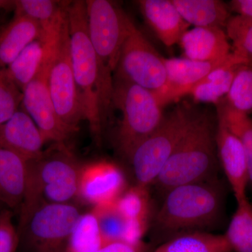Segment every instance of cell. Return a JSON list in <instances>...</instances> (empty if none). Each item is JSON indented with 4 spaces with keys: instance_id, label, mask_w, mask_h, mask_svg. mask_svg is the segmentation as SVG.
Segmentation results:
<instances>
[{
    "instance_id": "1",
    "label": "cell",
    "mask_w": 252,
    "mask_h": 252,
    "mask_svg": "<svg viewBox=\"0 0 252 252\" xmlns=\"http://www.w3.org/2000/svg\"><path fill=\"white\" fill-rule=\"evenodd\" d=\"M67 24L73 72L84 120L99 138L113 106L114 77L97 57L89 39L86 1H68Z\"/></svg>"
},
{
    "instance_id": "2",
    "label": "cell",
    "mask_w": 252,
    "mask_h": 252,
    "mask_svg": "<svg viewBox=\"0 0 252 252\" xmlns=\"http://www.w3.org/2000/svg\"><path fill=\"white\" fill-rule=\"evenodd\" d=\"M223 200V189L216 177L175 187L165 193L154 218L157 234L165 242L182 233L204 231L218 222Z\"/></svg>"
},
{
    "instance_id": "3",
    "label": "cell",
    "mask_w": 252,
    "mask_h": 252,
    "mask_svg": "<svg viewBox=\"0 0 252 252\" xmlns=\"http://www.w3.org/2000/svg\"><path fill=\"white\" fill-rule=\"evenodd\" d=\"M216 127L207 113L193 124L162 169L154 185L163 193L179 186L215 178L218 162Z\"/></svg>"
},
{
    "instance_id": "4",
    "label": "cell",
    "mask_w": 252,
    "mask_h": 252,
    "mask_svg": "<svg viewBox=\"0 0 252 252\" xmlns=\"http://www.w3.org/2000/svg\"><path fill=\"white\" fill-rule=\"evenodd\" d=\"M82 167L64 144H55L40 157L30 161L20 217L42 202L72 203L79 195Z\"/></svg>"
},
{
    "instance_id": "5",
    "label": "cell",
    "mask_w": 252,
    "mask_h": 252,
    "mask_svg": "<svg viewBox=\"0 0 252 252\" xmlns=\"http://www.w3.org/2000/svg\"><path fill=\"white\" fill-rule=\"evenodd\" d=\"M113 106L122 113L118 148L129 160L135 149L161 124L163 107L154 93L117 79H114Z\"/></svg>"
},
{
    "instance_id": "6",
    "label": "cell",
    "mask_w": 252,
    "mask_h": 252,
    "mask_svg": "<svg viewBox=\"0 0 252 252\" xmlns=\"http://www.w3.org/2000/svg\"><path fill=\"white\" fill-rule=\"evenodd\" d=\"M197 114L186 106H177L164 116L157 130L135 149L129 160L137 185L148 188L154 185Z\"/></svg>"
},
{
    "instance_id": "7",
    "label": "cell",
    "mask_w": 252,
    "mask_h": 252,
    "mask_svg": "<svg viewBox=\"0 0 252 252\" xmlns=\"http://www.w3.org/2000/svg\"><path fill=\"white\" fill-rule=\"evenodd\" d=\"M81 212L72 203L42 202L20 217L17 228L31 252H63Z\"/></svg>"
},
{
    "instance_id": "8",
    "label": "cell",
    "mask_w": 252,
    "mask_h": 252,
    "mask_svg": "<svg viewBox=\"0 0 252 252\" xmlns=\"http://www.w3.org/2000/svg\"><path fill=\"white\" fill-rule=\"evenodd\" d=\"M164 60L132 22L114 71V79L140 86L157 95L166 86Z\"/></svg>"
},
{
    "instance_id": "9",
    "label": "cell",
    "mask_w": 252,
    "mask_h": 252,
    "mask_svg": "<svg viewBox=\"0 0 252 252\" xmlns=\"http://www.w3.org/2000/svg\"><path fill=\"white\" fill-rule=\"evenodd\" d=\"M88 34L97 57L114 73L132 21L108 0L86 1Z\"/></svg>"
},
{
    "instance_id": "10",
    "label": "cell",
    "mask_w": 252,
    "mask_h": 252,
    "mask_svg": "<svg viewBox=\"0 0 252 252\" xmlns=\"http://www.w3.org/2000/svg\"><path fill=\"white\" fill-rule=\"evenodd\" d=\"M48 88L61 120L78 131L79 124L84 120V115L73 72L67 21L50 61Z\"/></svg>"
},
{
    "instance_id": "11",
    "label": "cell",
    "mask_w": 252,
    "mask_h": 252,
    "mask_svg": "<svg viewBox=\"0 0 252 252\" xmlns=\"http://www.w3.org/2000/svg\"><path fill=\"white\" fill-rule=\"evenodd\" d=\"M51 56L35 79L23 91L22 104L24 110L35 123L46 142L64 144L77 131L61 120L50 95L48 74Z\"/></svg>"
},
{
    "instance_id": "12",
    "label": "cell",
    "mask_w": 252,
    "mask_h": 252,
    "mask_svg": "<svg viewBox=\"0 0 252 252\" xmlns=\"http://www.w3.org/2000/svg\"><path fill=\"white\" fill-rule=\"evenodd\" d=\"M124 172L117 164L99 160L83 165L79 197L93 206L115 203L126 190Z\"/></svg>"
},
{
    "instance_id": "13",
    "label": "cell",
    "mask_w": 252,
    "mask_h": 252,
    "mask_svg": "<svg viewBox=\"0 0 252 252\" xmlns=\"http://www.w3.org/2000/svg\"><path fill=\"white\" fill-rule=\"evenodd\" d=\"M215 141L218 160L238 203L247 198L250 185L248 161L241 142L219 114Z\"/></svg>"
},
{
    "instance_id": "14",
    "label": "cell",
    "mask_w": 252,
    "mask_h": 252,
    "mask_svg": "<svg viewBox=\"0 0 252 252\" xmlns=\"http://www.w3.org/2000/svg\"><path fill=\"white\" fill-rule=\"evenodd\" d=\"M230 54L220 61L206 62L186 58L165 59L166 86L160 94L156 95L160 105L164 107L167 104L189 94L194 86L203 80L212 71L226 62Z\"/></svg>"
},
{
    "instance_id": "15",
    "label": "cell",
    "mask_w": 252,
    "mask_h": 252,
    "mask_svg": "<svg viewBox=\"0 0 252 252\" xmlns=\"http://www.w3.org/2000/svg\"><path fill=\"white\" fill-rule=\"evenodd\" d=\"M46 141L35 123L25 110H18L0 126V146L12 151L28 161L42 155Z\"/></svg>"
},
{
    "instance_id": "16",
    "label": "cell",
    "mask_w": 252,
    "mask_h": 252,
    "mask_svg": "<svg viewBox=\"0 0 252 252\" xmlns=\"http://www.w3.org/2000/svg\"><path fill=\"white\" fill-rule=\"evenodd\" d=\"M138 4L146 22L165 46L170 47L180 42L188 31L190 26L171 0H140Z\"/></svg>"
},
{
    "instance_id": "17",
    "label": "cell",
    "mask_w": 252,
    "mask_h": 252,
    "mask_svg": "<svg viewBox=\"0 0 252 252\" xmlns=\"http://www.w3.org/2000/svg\"><path fill=\"white\" fill-rule=\"evenodd\" d=\"M185 58L193 61H216L228 57L231 51L225 30L217 28H193L181 38Z\"/></svg>"
},
{
    "instance_id": "18",
    "label": "cell",
    "mask_w": 252,
    "mask_h": 252,
    "mask_svg": "<svg viewBox=\"0 0 252 252\" xmlns=\"http://www.w3.org/2000/svg\"><path fill=\"white\" fill-rule=\"evenodd\" d=\"M68 1L18 0L14 1L15 14L26 16L41 28L43 39L55 44L67 21Z\"/></svg>"
},
{
    "instance_id": "19",
    "label": "cell",
    "mask_w": 252,
    "mask_h": 252,
    "mask_svg": "<svg viewBox=\"0 0 252 252\" xmlns=\"http://www.w3.org/2000/svg\"><path fill=\"white\" fill-rule=\"evenodd\" d=\"M29 161L0 146V202L19 210L27 186Z\"/></svg>"
},
{
    "instance_id": "20",
    "label": "cell",
    "mask_w": 252,
    "mask_h": 252,
    "mask_svg": "<svg viewBox=\"0 0 252 252\" xmlns=\"http://www.w3.org/2000/svg\"><path fill=\"white\" fill-rule=\"evenodd\" d=\"M43 39L39 25L26 16L15 14L12 21L0 28V69H5L33 41Z\"/></svg>"
},
{
    "instance_id": "21",
    "label": "cell",
    "mask_w": 252,
    "mask_h": 252,
    "mask_svg": "<svg viewBox=\"0 0 252 252\" xmlns=\"http://www.w3.org/2000/svg\"><path fill=\"white\" fill-rule=\"evenodd\" d=\"M248 62L245 58L232 52L226 62L194 86L189 94L195 102L217 105L228 94L239 67Z\"/></svg>"
},
{
    "instance_id": "22",
    "label": "cell",
    "mask_w": 252,
    "mask_h": 252,
    "mask_svg": "<svg viewBox=\"0 0 252 252\" xmlns=\"http://www.w3.org/2000/svg\"><path fill=\"white\" fill-rule=\"evenodd\" d=\"M56 44H50L43 39H36L5 68L10 79L21 91L40 72L54 52Z\"/></svg>"
},
{
    "instance_id": "23",
    "label": "cell",
    "mask_w": 252,
    "mask_h": 252,
    "mask_svg": "<svg viewBox=\"0 0 252 252\" xmlns=\"http://www.w3.org/2000/svg\"><path fill=\"white\" fill-rule=\"evenodd\" d=\"M189 26L225 29L231 17L230 9L220 0H171Z\"/></svg>"
},
{
    "instance_id": "24",
    "label": "cell",
    "mask_w": 252,
    "mask_h": 252,
    "mask_svg": "<svg viewBox=\"0 0 252 252\" xmlns=\"http://www.w3.org/2000/svg\"><path fill=\"white\" fill-rule=\"evenodd\" d=\"M152 252H232V250L224 234L194 231L169 239Z\"/></svg>"
},
{
    "instance_id": "25",
    "label": "cell",
    "mask_w": 252,
    "mask_h": 252,
    "mask_svg": "<svg viewBox=\"0 0 252 252\" xmlns=\"http://www.w3.org/2000/svg\"><path fill=\"white\" fill-rule=\"evenodd\" d=\"M116 205L127 222L149 228L152 203L148 187L135 184L126 189Z\"/></svg>"
},
{
    "instance_id": "26",
    "label": "cell",
    "mask_w": 252,
    "mask_h": 252,
    "mask_svg": "<svg viewBox=\"0 0 252 252\" xmlns=\"http://www.w3.org/2000/svg\"><path fill=\"white\" fill-rule=\"evenodd\" d=\"M224 235L232 252H252V204L248 198L238 202Z\"/></svg>"
},
{
    "instance_id": "27",
    "label": "cell",
    "mask_w": 252,
    "mask_h": 252,
    "mask_svg": "<svg viewBox=\"0 0 252 252\" xmlns=\"http://www.w3.org/2000/svg\"><path fill=\"white\" fill-rule=\"evenodd\" d=\"M103 243L97 217L91 210L81 213L78 219L69 236L66 252H94Z\"/></svg>"
},
{
    "instance_id": "28",
    "label": "cell",
    "mask_w": 252,
    "mask_h": 252,
    "mask_svg": "<svg viewBox=\"0 0 252 252\" xmlns=\"http://www.w3.org/2000/svg\"><path fill=\"white\" fill-rule=\"evenodd\" d=\"M217 114L224 121L230 130L243 144L248 161L250 184L252 185V119L225 103L224 99L217 104Z\"/></svg>"
},
{
    "instance_id": "29",
    "label": "cell",
    "mask_w": 252,
    "mask_h": 252,
    "mask_svg": "<svg viewBox=\"0 0 252 252\" xmlns=\"http://www.w3.org/2000/svg\"><path fill=\"white\" fill-rule=\"evenodd\" d=\"M225 103L239 112L249 115L252 113V63L239 67L228 94Z\"/></svg>"
},
{
    "instance_id": "30",
    "label": "cell",
    "mask_w": 252,
    "mask_h": 252,
    "mask_svg": "<svg viewBox=\"0 0 252 252\" xmlns=\"http://www.w3.org/2000/svg\"><path fill=\"white\" fill-rule=\"evenodd\" d=\"M104 243L111 241H125L127 220L118 210L115 203L94 207Z\"/></svg>"
},
{
    "instance_id": "31",
    "label": "cell",
    "mask_w": 252,
    "mask_h": 252,
    "mask_svg": "<svg viewBox=\"0 0 252 252\" xmlns=\"http://www.w3.org/2000/svg\"><path fill=\"white\" fill-rule=\"evenodd\" d=\"M225 32L231 41L232 52L247 60L252 57V18L238 14L231 16Z\"/></svg>"
},
{
    "instance_id": "32",
    "label": "cell",
    "mask_w": 252,
    "mask_h": 252,
    "mask_svg": "<svg viewBox=\"0 0 252 252\" xmlns=\"http://www.w3.org/2000/svg\"><path fill=\"white\" fill-rule=\"evenodd\" d=\"M22 102L23 91L10 79L5 69H0V126L19 110Z\"/></svg>"
},
{
    "instance_id": "33",
    "label": "cell",
    "mask_w": 252,
    "mask_h": 252,
    "mask_svg": "<svg viewBox=\"0 0 252 252\" xmlns=\"http://www.w3.org/2000/svg\"><path fill=\"white\" fill-rule=\"evenodd\" d=\"M19 243L12 212L9 209H4L0 212V252H16Z\"/></svg>"
},
{
    "instance_id": "34",
    "label": "cell",
    "mask_w": 252,
    "mask_h": 252,
    "mask_svg": "<svg viewBox=\"0 0 252 252\" xmlns=\"http://www.w3.org/2000/svg\"><path fill=\"white\" fill-rule=\"evenodd\" d=\"M152 246L143 240L137 243L119 240L106 242L94 252H152Z\"/></svg>"
},
{
    "instance_id": "35",
    "label": "cell",
    "mask_w": 252,
    "mask_h": 252,
    "mask_svg": "<svg viewBox=\"0 0 252 252\" xmlns=\"http://www.w3.org/2000/svg\"><path fill=\"white\" fill-rule=\"evenodd\" d=\"M229 9L238 15L252 18V0H233Z\"/></svg>"
},
{
    "instance_id": "36",
    "label": "cell",
    "mask_w": 252,
    "mask_h": 252,
    "mask_svg": "<svg viewBox=\"0 0 252 252\" xmlns=\"http://www.w3.org/2000/svg\"><path fill=\"white\" fill-rule=\"evenodd\" d=\"M9 1H0V6H4V5L9 4Z\"/></svg>"
},
{
    "instance_id": "37",
    "label": "cell",
    "mask_w": 252,
    "mask_h": 252,
    "mask_svg": "<svg viewBox=\"0 0 252 252\" xmlns=\"http://www.w3.org/2000/svg\"><path fill=\"white\" fill-rule=\"evenodd\" d=\"M248 61L249 62L252 63V57L249 58V59H248Z\"/></svg>"
},
{
    "instance_id": "38",
    "label": "cell",
    "mask_w": 252,
    "mask_h": 252,
    "mask_svg": "<svg viewBox=\"0 0 252 252\" xmlns=\"http://www.w3.org/2000/svg\"><path fill=\"white\" fill-rule=\"evenodd\" d=\"M0 205H3L2 203H1V202H0ZM1 211H0V212H1Z\"/></svg>"
}]
</instances>
